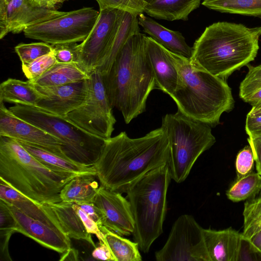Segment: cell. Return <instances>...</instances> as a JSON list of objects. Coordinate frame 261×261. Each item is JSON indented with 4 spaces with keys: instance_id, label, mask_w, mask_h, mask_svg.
I'll return each mask as SVG.
<instances>
[{
    "instance_id": "13",
    "label": "cell",
    "mask_w": 261,
    "mask_h": 261,
    "mask_svg": "<svg viewBox=\"0 0 261 261\" xmlns=\"http://www.w3.org/2000/svg\"><path fill=\"white\" fill-rule=\"evenodd\" d=\"M66 12L36 7L29 0H0V39L19 33L27 28L63 15Z\"/></svg>"
},
{
    "instance_id": "26",
    "label": "cell",
    "mask_w": 261,
    "mask_h": 261,
    "mask_svg": "<svg viewBox=\"0 0 261 261\" xmlns=\"http://www.w3.org/2000/svg\"><path fill=\"white\" fill-rule=\"evenodd\" d=\"M42 97L29 81L9 78L0 85V102L36 106Z\"/></svg>"
},
{
    "instance_id": "49",
    "label": "cell",
    "mask_w": 261,
    "mask_h": 261,
    "mask_svg": "<svg viewBox=\"0 0 261 261\" xmlns=\"http://www.w3.org/2000/svg\"><path fill=\"white\" fill-rule=\"evenodd\" d=\"M260 112H261V104L252 106V109L248 114H254Z\"/></svg>"
},
{
    "instance_id": "6",
    "label": "cell",
    "mask_w": 261,
    "mask_h": 261,
    "mask_svg": "<svg viewBox=\"0 0 261 261\" xmlns=\"http://www.w3.org/2000/svg\"><path fill=\"white\" fill-rule=\"evenodd\" d=\"M171 179L166 163L145 174L126 192L134 221L133 237L144 253L163 233Z\"/></svg>"
},
{
    "instance_id": "23",
    "label": "cell",
    "mask_w": 261,
    "mask_h": 261,
    "mask_svg": "<svg viewBox=\"0 0 261 261\" xmlns=\"http://www.w3.org/2000/svg\"><path fill=\"white\" fill-rule=\"evenodd\" d=\"M30 153L48 168L63 172L96 175L94 166H87L61 157L36 145L16 140Z\"/></svg>"
},
{
    "instance_id": "21",
    "label": "cell",
    "mask_w": 261,
    "mask_h": 261,
    "mask_svg": "<svg viewBox=\"0 0 261 261\" xmlns=\"http://www.w3.org/2000/svg\"><path fill=\"white\" fill-rule=\"evenodd\" d=\"M138 17L144 31L156 42L175 54L190 59L193 48L188 45L181 33L163 27L143 13Z\"/></svg>"
},
{
    "instance_id": "45",
    "label": "cell",
    "mask_w": 261,
    "mask_h": 261,
    "mask_svg": "<svg viewBox=\"0 0 261 261\" xmlns=\"http://www.w3.org/2000/svg\"><path fill=\"white\" fill-rule=\"evenodd\" d=\"M256 163V168L261 165V138L247 139Z\"/></svg>"
},
{
    "instance_id": "7",
    "label": "cell",
    "mask_w": 261,
    "mask_h": 261,
    "mask_svg": "<svg viewBox=\"0 0 261 261\" xmlns=\"http://www.w3.org/2000/svg\"><path fill=\"white\" fill-rule=\"evenodd\" d=\"M169 142L168 167L172 179L183 182L198 158L216 142L211 126L177 110L162 118Z\"/></svg>"
},
{
    "instance_id": "31",
    "label": "cell",
    "mask_w": 261,
    "mask_h": 261,
    "mask_svg": "<svg viewBox=\"0 0 261 261\" xmlns=\"http://www.w3.org/2000/svg\"><path fill=\"white\" fill-rule=\"evenodd\" d=\"M261 190V175L252 172L248 175L237 179L226 195L230 200L240 202L252 198Z\"/></svg>"
},
{
    "instance_id": "36",
    "label": "cell",
    "mask_w": 261,
    "mask_h": 261,
    "mask_svg": "<svg viewBox=\"0 0 261 261\" xmlns=\"http://www.w3.org/2000/svg\"><path fill=\"white\" fill-rule=\"evenodd\" d=\"M99 10L113 8L137 15L143 13L147 2L145 0H96Z\"/></svg>"
},
{
    "instance_id": "28",
    "label": "cell",
    "mask_w": 261,
    "mask_h": 261,
    "mask_svg": "<svg viewBox=\"0 0 261 261\" xmlns=\"http://www.w3.org/2000/svg\"><path fill=\"white\" fill-rule=\"evenodd\" d=\"M137 15L125 12L119 31L112 43L110 50L101 64L96 69L105 75L110 70L117 55L128 39L140 33Z\"/></svg>"
},
{
    "instance_id": "24",
    "label": "cell",
    "mask_w": 261,
    "mask_h": 261,
    "mask_svg": "<svg viewBox=\"0 0 261 261\" xmlns=\"http://www.w3.org/2000/svg\"><path fill=\"white\" fill-rule=\"evenodd\" d=\"M71 202L61 201L49 204L56 214L63 232L70 239L83 240L96 247L89 233L73 207Z\"/></svg>"
},
{
    "instance_id": "39",
    "label": "cell",
    "mask_w": 261,
    "mask_h": 261,
    "mask_svg": "<svg viewBox=\"0 0 261 261\" xmlns=\"http://www.w3.org/2000/svg\"><path fill=\"white\" fill-rule=\"evenodd\" d=\"M73 207L82 220L87 231L95 234L99 241L105 242V234L99 229L97 224L91 219L76 203H73Z\"/></svg>"
},
{
    "instance_id": "40",
    "label": "cell",
    "mask_w": 261,
    "mask_h": 261,
    "mask_svg": "<svg viewBox=\"0 0 261 261\" xmlns=\"http://www.w3.org/2000/svg\"><path fill=\"white\" fill-rule=\"evenodd\" d=\"M245 130L249 138H261V112L247 114Z\"/></svg>"
},
{
    "instance_id": "47",
    "label": "cell",
    "mask_w": 261,
    "mask_h": 261,
    "mask_svg": "<svg viewBox=\"0 0 261 261\" xmlns=\"http://www.w3.org/2000/svg\"><path fill=\"white\" fill-rule=\"evenodd\" d=\"M252 250L255 252L261 260V231L249 240Z\"/></svg>"
},
{
    "instance_id": "9",
    "label": "cell",
    "mask_w": 261,
    "mask_h": 261,
    "mask_svg": "<svg viewBox=\"0 0 261 261\" xmlns=\"http://www.w3.org/2000/svg\"><path fill=\"white\" fill-rule=\"evenodd\" d=\"M89 75L84 103L66 117L87 133L107 140L111 137L116 120L101 73L95 69Z\"/></svg>"
},
{
    "instance_id": "34",
    "label": "cell",
    "mask_w": 261,
    "mask_h": 261,
    "mask_svg": "<svg viewBox=\"0 0 261 261\" xmlns=\"http://www.w3.org/2000/svg\"><path fill=\"white\" fill-rule=\"evenodd\" d=\"M22 65L28 64L36 59L53 51V46L44 42L20 43L15 47Z\"/></svg>"
},
{
    "instance_id": "10",
    "label": "cell",
    "mask_w": 261,
    "mask_h": 261,
    "mask_svg": "<svg viewBox=\"0 0 261 261\" xmlns=\"http://www.w3.org/2000/svg\"><path fill=\"white\" fill-rule=\"evenodd\" d=\"M99 15V11L85 7L31 25L23 33L27 38L51 45L82 42L92 31Z\"/></svg>"
},
{
    "instance_id": "22",
    "label": "cell",
    "mask_w": 261,
    "mask_h": 261,
    "mask_svg": "<svg viewBox=\"0 0 261 261\" xmlns=\"http://www.w3.org/2000/svg\"><path fill=\"white\" fill-rule=\"evenodd\" d=\"M201 0H147L144 12L153 18L168 21L188 19Z\"/></svg>"
},
{
    "instance_id": "20",
    "label": "cell",
    "mask_w": 261,
    "mask_h": 261,
    "mask_svg": "<svg viewBox=\"0 0 261 261\" xmlns=\"http://www.w3.org/2000/svg\"><path fill=\"white\" fill-rule=\"evenodd\" d=\"M0 199L15 206L31 217L64 233L49 204L35 202L15 190L2 179H0Z\"/></svg>"
},
{
    "instance_id": "38",
    "label": "cell",
    "mask_w": 261,
    "mask_h": 261,
    "mask_svg": "<svg viewBox=\"0 0 261 261\" xmlns=\"http://www.w3.org/2000/svg\"><path fill=\"white\" fill-rule=\"evenodd\" d=\"M254 161V155L250 146H246L240 150L236 160L237 179L251 173Z\"/></svg>"
},
{
    "instance_id": "12",
    "label": "cell",
    "mask_w": 261,
    "mask_h": 261,
    "mask_svg": "<svg viewBox=\"0 0 261 261\" xmlns=\"http://www.w3.org/2000/svg\"><path fill=\"white\" fill-rule=\"evenodd\" d=\"M124 13L118 9L99 10V17L92 31L77 45L79 66L87 73L99 67L107 56Z\"/></svg>"
},
{
    "instance_id": "27",
    "label": "cell",
    "mask_w": 261,
    "mask_h": 261,
    "mask_svg": "<svg viewBox=\"0 0 261 261\" xmlns=\"http://www.w3.org/2000/svg\"><path fill=\"white\" fill-rule=\"evenodd\" d=\"M89 74L75 63H56L39 77L29 81L42 87L63 85L89 78Z\"/></svg>"
},
{
    "instance_id": "14",
    "label": "cell",
    "mask_w": 261,
    "mask_h": 261,
    "mask_svg": "<svg viewBox=\"0 0 261 261\" xmlns=\"http://www.w3.org/2000/svg\"><path fill=\"white\" fill-rule=\"evenodd\" d=\"M0 136L30 143L69 159L63 152L62 143L58 139L17 117L4 102H0Z\"/></svg>"
},
{
    "instance_id": "8",
    "label": "cell",
    "mask_w": 261,
    "mask_h": 261,
    "mask_svg": "<svg viewBox=\"0 0 261 261\" xmlns=\"http://www.w3.org/2000/svg\"><path fill=\"white\" fill-rule=\"evenodd\" d=\"M17 117L37 126L58 139L62 149L70 160L94 166L99 158L106 140L84 130L66 116L36 106L15 104L9 108Z\"/></svg>"
},
{
    "instance_id": "48",
    "label": "cell",
    "mask_w": 261,
    "mask_h": 261,
    "mask_svg": "<svg viewBox=\"0 0 261 261\" xmlns=\"http://www.w3.org/2000/svg\"><path fill=\"white\" fill-rule=\"evenodd\" d=\"M78 251L74 248H70L64 253L62 254L59 259L60 261L78 260Z\"/></svg>"
},
{
    "instance_id": "17",
    "label": "cell",
    "mask_w": 261,
    "mask_h": 261,
    "mask_svg": "<svg viewBox=\"0 0 261 261\" xmlns=\"http://www.w3.org/2000/svg\"><path fill=\"white\" fill-rule=\"evenodd\" d=\"M5 203L16 221V232L59 253H64L71 247L70 238L64 233L31 217L15 206Z\"/></svg>"
},
{
    "instance_id": "25",
    "label": "cell",
    "mask_w": 261,
    "mask_h": 261,
    "mask_svg": "<svg viewBox=\"0 0 261 261\" xmlns=\"http://www.w3.org/2000/svg\"><path fill=\"white\" fill-rule=\"evenodd\" d=\"M96 175L79 174L66 184L60 192L62 201L74 203L93 202L99 188Z\"/></svg>"
},
{
    "instance_id": "5",
    "label": "cell",
    "mask_w": 261,
    "mask_h": 261,
    "mask_svg": "<svg viewBox=\"0 0 261 261\" xmlns=\"http://www.w3.org/2000/svg\"><path fill=\"white\" fill-rule=\"evenodd\" d=\"M77 175L48 168L16 140L0 136V179L35 202L50 204L62 201V189Z\"/></svg>"
},
{
    "instance_id": "19",
    "label": "cell",
    "mask_w": 261,
    "mask_h": 261,
    "mask_svg": "<svg viewBox=\"0 0 261 261\" xmlns=\"http://www.w3.org/2000/svg\"><path fill=\"white\" fill-rule=\"evenodd\" d=\"M208 261H239L244 238L231 227L222 230L203 228Z\"/></svg>"
},
{
    "instance_id": "30",
    "label": "cell",
    "mask_w": 261,
    "mask_h": 261,
    "mask_svg": "<svg viewBox=\"0 0 261 261\" xmlns=\"http://www.w3.org/2000/svg\"><path fill=\"white\" fill-rule=\"evenodd\" d=\"M202 5L222 13L261 16V0H204Z\"/></svg>"
},
{
    "instance_id": "37",
    "label": "cell",
    "mask_w": 261,
    "mask_h": 261,
    "mask_svg": "<svg viewBox=\"0 0 261 261\" xmlns=\"http://www.w3.org/2000/svg\"><path fill=\"white\" fill-rule=\"evenodd\" d=\"M77 44L68 43L51 45L57 63H75L79 66Z\"/></svg>"
},
{
    "instance_id": "46",
    "label": "cell",
    "mask_w": 261,
    "mask_h": 261,
    "mask_svg": "<svg viewBox=\"0 0 261 261\" xmlns=\"http://www.w3.org/2000/svg\"><path fill=\"white\" fill-rule=\"evenodd\" d=\"M64 0H29L31 5L36 7L55 9V6Z\"/></svg>"
},
{
    "instance_id": "51",
    "label": "cell",
    "mask_w": 261,
    "mask_h": 261,
    "mask_svg": "<svg viewBox=\"0 0 261 261\" xmlns=\"http://www.w3.org/2000/svg\"><path fill=\"white\" fill-rule=\"evenodd\" d=\"M11 0H4L6 4H8Z\"/></svg>"
},
{
    "instance_id": "3",
    "label": "cell",
    "mask_w": 261,
    "mask_h": 261,
    "mask_svg": "<svg viewBox=\"0 0 261 261\" xmlns=\"http://www.w3.org/2000/svg\"><path fill=\"white\" fill-rule=\"evenodd\" d=\"M261 26L217 22L206 27L195 41L190 61L195 67L226 80L248 65L259 49Z\"/></svg>"
},
{
    "instance_id": "11",
    "label": "cell",
    "mask_w": 261,
    "mask_h": 261,
    "mask_svg": "<svg viewBox=\"0 0 261 261\" xmlns=\"http://www.w3.org/2000/svg\"><path fill=\"white\" fill-rule=\"evenodd\" d=\"M158 261H208L203 228L188 214L173 223L163 247L155 253Z\"/></svg>"
},
{
    "instance_id": "29",
    "label": "cell",
    "mask_w": 261,
    "mask_h": 261,
    "mask_svg": "<svg viewBox=\"0 0 261 261\" xmlns=\"http://www.w3.org/2000/svg\"><path fill=\"white\" fill-rule=\"evenodd\" d=\"M105 242L110 249L115 261H141L138 244L106 228L103 232Z\"/></svg>"
},
{
    "instance_id": "15",
    "label": "cell",
    "mask_w": 261,
    "mask_h": 261,
    "mask_svg": "<svg viewBox=\"0 0 261 261\" xmlns=\"http://www.w3.org/2000/svg\"><path fill=\"white\" fill-rule=\"evenodd\" d=\"M93 203L100 210L105 227L121 236L133 234L134 221L130 204L121 193L100 186Z\"/></svg>"
},
{
    "instance_id": "18",
    "label": "cell",
    "mask_w": 261,
    "mask_h": 261,
    "mask_svg": "<svg viewBox=\"0 0 261 261\" xmlns=\"http://www.w3.org/2000/svg\"><path fill=\"white\" fill-rule=\"evenodd\" d=\"M146 54L152 69L156 89L171 97L176 91L178 74L172 61L170 51L146 36Z\"/></svg>"
},
{
    "instance_id": "32",
    "label": "cell",
    "mask_w": 261,
    "mask_h": 261,
    "mask_svg": "<svg viewBox=\"0 0 261 261\" xmlns=\"http://www.w3.org/2000/svg\"><path fill=\"white\" fill-rule=\"evenodd\" d=\"M248 72L240 86L239 96L252 106L261 104V64H248Z\"/></svg>"
},
{
    "instance_id": "2",
    "label": "cell",
    "mask_w": 261,
    "mask_h": 261,
    "mask_svg": "<svg viewBox=\"0 0 261 261\" xmlns=\"http://www.w3.org/2000/svg\"><path fill=\"white\" fill-rule=\"evenodd\" d=\"M146 36L140 32L131 36L102 75L110 104L121 113L126 124L145 111L147 99L156 89L146 54Z\"/></svg>"
},
{
    "instance_id": "42",
    "label": "cell",
    "mask_w": 261,
    "mask_h": 261,
    "mask_svg": "<svg viewBox=\"0 0 261 261\" xmlns=\"http://www.w3.org/2000/svg\"><path fill=\"white\" fill-rule=\"evenodd\" d=\"M77 204L97 224L99 229L103 232L106 227L102 224V216L99 208L93 202L81 203Z\"/></svg>"
},
{
    "instance_id": "16",
    "label": "cell",
    "mask_w": 261,
    "mask_h": 261,
    "mask_svg": "<svg viewBox=\"0 0 261 261\" xmlns=\"http://www.w3.org/2000/svg\"><path fill=\"white\" fill-rule=\"evenodd\" d=\"M87 79L50 87L39 86L31 83L43 96L36 107L66 116L84 103L88 93Z\"/></svg>"
},
{
    "instance_id": "50",
    "label": "cell",
    "mask_w": 261,
    "mask_h": 261,
    "mask_svg": "<svg viewBox=\"0 0 261 261\" xmlns=\"http://www.w3.org/2000/svg\"><path fill=\"white\" fill-rule=\"evenodd\" d=\"M257 172L261 175V165L256 168Z\"/></svg>"
},
{
    "instance_id": "1",
    "label": "cell",
    "mask_w": 261,
    "mask_h": 261,
    "mask_svg": "<svg viewBox=\"0 0 261 261\" xmlns=\"http://www.w3.org/2000/svg\"><path fill=\"white\" fill-rule=\"evenodd\" d=\"M169 142L162 126L137 138L122 132L106 140L94 167L100 186L126 193L145 174L168 163Z\"/></svg>"
},
{
    "instance_id": "33",
    "label": "cell",
    "mask_w": 261,
    "mask_h": 261,
    "mask_svg": "<svg viewBox=\"0 0 261 261\" xmlns=\"http://www.w3.org/2000/svg\"><path fill=\"white\" fill-rule=\"evenodd\" d=\"M243 237L250 240L261 231V196L246 200L243 212Z\"/></svg>"
},
{
    "instance_id": "43",
    "label": "cell",
    "mask_w": 261,
    "mask_h": 261,
    "mask_svg": "<svg viewBox=\"0 0 261 261\" xmlns=\"http://www.w3.org/2000/svg\"><path fill=\"white\" fill-rule=\"evenodd\" d=\"M15 232L13 229H0V260L11 261L9 255L8 244L12 234Z\"/></svg>"
},
{
    "instance_id": "35",
    "label": "cell",
    "mask_w": 261,
    "mask_h": 261,
    "mask_svg": "<svg viewBox=\"0 0 261 261\" xmlns=\"http://www.w3.org/2000/svg\"><path fill=\"white\" fill-rule=\"evenodd\" d=\"M56 63L57 61L52 51L28 64L22 65V70L28 80L31 81L41 76Z\"/></svg>"
},
{
    "instance_id": "41",
    "label": "cell",
    "mask_w": 261,
    "mask_h": 261,
    "mask_svg": "<svg viewBox=\"0 0 261 261\" xmlns=\"http://www.w3.org/2000/svg\"><path fill=\"white\" fill-rule=\"evenodd\" d=\"M17 223L6 203L0 199V229H13L16 232Z\"/></svg>"
},
{
    "instance_id": "44",
    "label": "cell",
    "mask_w": 261,
    "mask_h": 261,
    "mask_svg": "<svg viewBox=\"0 0 261 261\" xmlns=\"http://www.w3.org/2000/svg\"><path fill=\"white\" fill-rule=\"evenodd\" d=\"M99 241L98 246L92 252V257L97 260L115 261L107 245L101 241Z\"/></svg>"
},
{
    "instance_id": "4",
    "label": "cell",
    "mask_w": 261,
    "mask_h": 261,
    "mask_svg": "<svg viewBox=\"0 0 261 261\" xmlns=\"http://www.w3.org/2000/svg\"><path fill=\"white\" fill-rule=\"evenodd\" d=\"M170 54L178 74V85L171 97L178 110L211 127L218 125L222 114L234 107L225 80L194 66L190 59Z\"/></svg>"
}]
</instances>
